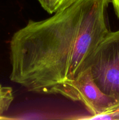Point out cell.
Listing matches in <instances>:
<instances>
[{"instance_id":"obj_1","label":"cell","mask_w":119,"mask_h":120,"mask_svg":"<svg viewBox=\"0 0 119 120\" xmlns=\"http://www.w3.org/2000/svg\"><path fill=\"white\" fill-rule=\"evenodd\" d=\"M109 3L76 0L49 18L29 20L10 39V80L29 91L71 100L72 84L110 32Z\"/></svg>"},{"instance_id":"obj_2","label":"cell","mask_w":119,"mask_h":120,"mask_svg":"<svg viewBox=\"0 0 119 120\" xmlns=\"http://www.w3.org/2000/svg\"><path fill=\"white\" fill-rule=\"evenodd\" d=\"M93 80L102 92L119 104V30L110 31L88 59Z\"/></svg>"},{"instance_id":"obj_3","label":"cell","mask_w":119,"mask_h":120,"mask_svg":"<svg viewBox=\"0 0 119 120\" xmlns=\"http://www.w3.org/2000/svg\"><path fill=\"white\" fill-rule=\"evenodd\" d=\"M71 90V100L82 103L92 116L119 109V103L98 87L93 80L89 68H86L77 77Z\"/></svg>"},{"instance_id":"obj_4","label":"cell","mask_w":119,"mask_h":120,"mask_svg":"<svg viewBox=\"0 0 119 120\" xmlns=\"http://www.w3.org/2000/svg\"><path fill=\"white\" fill-rule=\"evenodd\" d=\"M44 10L50 14L66 8L76 0H37Z\"/></svg>"},{"instance_id":"obj_5","label":"cell","mask_w":119,"mask_h":120,"mask_svg":"<svg viewBox=\"0 0 119 120\" xmlns=\"http://www.w3.org/2000/svg\"><path fill=\"white\" fill-rule=\"evenodd\" d=\"M13 100L12 89L10 87L0 86V118L8 110Z\"/></svg>"},{"instance_id":"obj_6","label":"cell","mask_w":119,"mask_h":120,"mask_svg":"<svg viewBox=\"0 0 119 120\" xmlns=\"http://www.w3.org/2000/svg\"><path fill=\"white\" fill-rule=\"evenodd\" d=\"M86 120H119V109L113 110L112 111L105 112L96 116H91L90 117H86Z\"/></svg>"},{"instance_id":"obj_7","label":"cell","mask_w":119,"mask_h":120,"mask_svg":"<svg viewBox=\"0 0 119 120\" xmlns=\"http://www.w3.org/2000/svg\"><path fill=\"white\" fill-rule=\"evenodd\" d=\"M110 2L113 5L116 15L119 18V0H110Z\"/></svg>"},{"instance_id":"obj_8","label":"cell","mask_w":119,"mask_h":120,"mask_svg":"<svg viewBox=\"0 0 119 120\" xmlns=\"http://www.w3.org/2000/svg\"><path fill=\"white\" fill-rule=\"evenodd\" d=\"M0 86H1V84H0Z\"/></svg>"}]
</instances>
